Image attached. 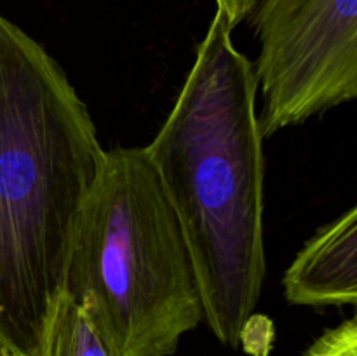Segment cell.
<instances>
[{"instance_id": "8", "label": "cell", "mask_w": 357, "mask_h": 356, "mask_svg": "<svg viewBox=\"0 0 357 356\" xmlns=\"http://www.w3.org/2000/svg\"><path fill=\"white\" fill-rule=\"evenodd\" d=\"M215 2L216 9L225 14L230 27L236 28L244 17H248L257 9L260 0H215Z\"/></svg>"}, {"instance_id": "1", "label": "cell", "mask_w": 357, "mask_h": 356, "mask_svg": "<svg viewBox=\"0 0 357 356\" xmlns=\"http://www.w3.org/2000/svg\"><path fill=\"white\" fill-rule=\"evenodd\" d=\"M216 9L173 108L145 147L194 260L204 321L237 348L264 288V135L253 63Z\"/></svg>"}, {"instance_id": "2", "label": "cell", "mask_w": 357, "mask_h": 356, "mask_svg": "<svg viewBox=\"0 0 357 356\" xmlns=\"http://www.w3.org/2000/svg\"><path fill=\"white\" fill-rule=\"evenodd\" d=\"M105 152L58 61L0 14V351L40 356Z\"/></svg>"}, {"instance_id": "9", "label": "cell", "mask_w": 357, "mask_h": 356, "mask_svg": "<svg viewBox=\"0 0 357 356\" xmlns=\"http://www.w3.org/2000/svg\"><path fill=\"white\" fill-rule=\"evenodd\" d=\"M0 356H6V355H3V353H2V351H0Z\"/></svg>"}, {"instance_id": "7", "label": "cell", "mask_w": 357, "mask_h": 356, "mask_svg": "<svg viewBox=\"0 0 357 356\" xmlns=\"http://www.w3.org/2000/svg\"><path fill=\"white\" fill-rule=\"evenodd\" d=\"M303 356H357V321L356 318L324 330Z\"/></svg>"}, {"instance_id": "6", "label": "cell", "mask_w": 357, "mask_h": 356, "mask_svg": "<svg viewBox=\"0 0 357 356\" xmlns=\"http://www.w3.org/2000/svg\"><path fill=\"white\" fill-rule=\"evenodd\" d=\"M40 356H112V353L82 307L63 293L52 311Z\"/></svg>"}, {"instance_id": "5", "label": "cell", "mask_w": 357, "mask_h": 356, "mask_svg": "<svg viewBox=\"0 0 357 356\" xmlns=\"http://www.w3.org/2000/svg\"><path fill=\"white\" fill-rule=\"evenodd\" d=\"M293 306L342 307L357 302V208L317 230L282 278Z\"/></svg>"}, {"instance_id": "3", "label": "cell", "mask_w": 357, "mask_h": 356, "mask_svg": "<svg viewBox=\"0 0 357 356\" xmlns=\"http://www.w3.org/2000/svg\"><path fill=\"white\" fill-rule=\"evenodd\" d=\"M63 293L112 356H171L204 320L194 260L145 147H115L73 229Z\"/></svg>"}, {"instance_id": "4", "label": "cell", "mask_w": 357, "mask_h": 356, "mask_svg": "<svg viewBox=\"0 0 357 356\" xmlns=\"http://www.w3.org/2000/svg\"><path fill=\"white\" fill-rule=\"evenodd\" d=\"M264 138L357 96V0H260Z\"/></svg>"}]
</instances>
